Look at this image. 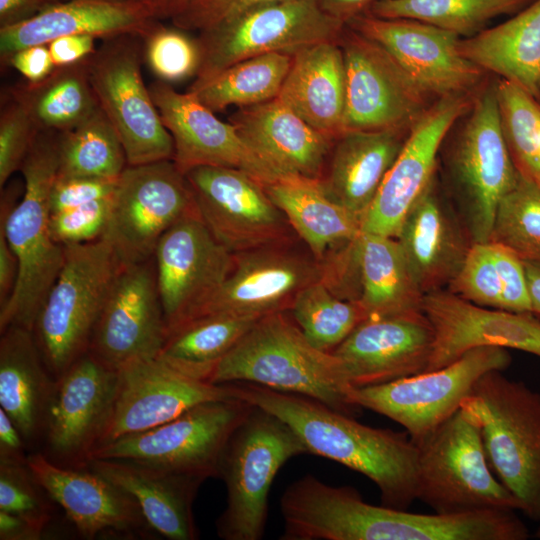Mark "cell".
<instances>
[{
	"instance_id": "12",
	"label": "cell",
	"mask_w": 540,
	"mask_h": 540,
	"mask_svg": "<svg viewBox=\"0 0 540 540\" xmlns=\"http://www.w3.org/2000/svg\"><path fill=\"white\" fill-rule=\"evenodd\" d=\"M133 38L107 39L88 58L90 82L128 165L173 160L174 142L143 81L139 46Z\"/></svg>"
},
{
	"instance_id": "56",
	"label": "cell",
	"mask_w": 540,
	"mask_h": 540,
	"mask_svg": "<svg viewBox=\"0 0 540 540\" xmlns=\"http://www.w3.org/2000/svg\"><path fill=\"white\" fill-rule=\"evenodd\" d=\"M18 276V260L0 227V307L11 296Z\"/></svg>"
},
{
	"instance_id": "32",
	"label": "cell",
	"mask_w": 540,
	"mask_h": 540,
	"mask_svg": "<svg viewBox=\"0 0 540 540\" xmlns=\"http://www.w3.org/2000/svg\"><path fill=\"white\" fill-rule=\"evenodd\" d=\"M277 98L317 131L334 141L340 137L346 75L339 39L321 42L294 54Z\"/></svg>"
},
{
	"instance_id": "34",
	"label": "cell",
	"mask_w": 540,
	"mask_h": 540,
	"mask_svg": "<svg viewBox=\"0 0 540 540\" xmlns=\"http://www.w3.org/2000/svg\"><path fill=\"white\" fill-rule=\"evenodd\" d=\"M459 50L485 72L513 82L540 98V0L509 20L470 38Z\"/></svg>"
},
{
	"instance_id": "27",
	"label": "cell",
	"mask_w": 540,
	"mask_h": 540,
	"mask_svg": "<svg viewBox=\"0 0 540 540\" xmlns=\"http://www.w3.org/2000/svg\"><path fill=\"white\" fill-rule=\"evenodd\" d=\"M146 4L116 0H69L56 3L31 18L0 28V57L6 63L16 51L47 45L70 35L111 39L120 36L145 38L157 26Z\"/></svg>"
},
{
	"instance_id": "26",
	"label": "cell",
	"mask_w": 540,
	"mask_h": 540,
	"mask_svg": "<svg viewBox=\"0 0 540 540\" xmlns=\"http://www.w3.org/2000/svg\"><path fill=\"white\" fill-rule=\"evenodd\" d=\"M27 465L84 539L102 533L144 535L152 530L136 500L97 472L58 465L41 451L29 453Z\"/></svg>"
},
{
	"instance_id": "35",
	"label": "cell",
	"mask_w": 540,
	"mask_h": 540,
	"mask_svg": "<svg viewBox=\"0 0 540 540\" xmlns=\"http://www.w3.org/2000/svg\"><path fill=\"white\" fill-rule=\"evenodd\" d=\"M352 255L360 284L357 302L367 318L422 311L424 293L396 238L361 231Z\"/></svg>"
},
{
	"instance_id": "31",
	"label": "cell",
	"mask_w": 540,
	"mask_h": 540,
	"mask_svg": "<svg viewBox=\"0 0 540 540\" xmlns=\"http://www.w3.org/2000/svg\"><path fill=\"white\" fill-rule=\"evenodd\" d=\"M410 131L345 132L333 144L320 184L333 201L361 220L401 152Z\"/></svg>"
},
{
	"instance_id": "36",
	"label": "cell",
	"mask_w": 540,
	"mask_h": 540,
	"mask_svg": "<svg viewBox=\"0 0 540 540\" xmlns=\"http://www.w3.org/2000/svg\"><path fill=\"white\" fill-rule=\"evenodd\" d=\"M264 187L316 260L361 233V220L328 197L319 179L289 177Z\"/></svg>"
},
{
	"instance_id": "58",
	"label": "cell",
	"mask_w": 540,
	"mask_h": 540,
	"mask_svg": "<svg viewBox=\"0 0 540 540\" xmlns=\"http://www.w3.org/2000/svg\"><path fill=\"white\" fill-rule=\"evenodd\" d=\"M44 531L21 516L0 509L1 540H39Z\"/></svg>"
},
{
	"instance_id": "6",
	"label": "cell",
	"mask_w": 540,
	"mask_h": 540,
	"mask_svg": "<svg viewBox=\"0 0 540 540\" xmlns=\"http://www.w3.org/2000/svg\"><path fill=\"white\" fill-rule=\"evenodd\" d=\"M64 249L62 268L33 330L55 380L89 351L95 326L122 266L103 236Z\"/></svg>"
},
{
	"instance_id": "39",
	"label": "cell",
	"mask_w": 540,
	"mask_h": 540,
	"mask_svg": "<svg viewBox=\"0 0 540 540\" xmlns=\"http://www.w3.org/2000/svg\"><path fill=\"white\" fill-rule=\"evenodd\" d=\"M291 62L292 56L283 53L247 58L208 79L195 80L188 91L213 112L261 104L278 97Z\"/></svg>"
},
{
	"instance_id": "28",
	"label": "cell",
	"mask_w": 540,
	"mask_h": 540,
	"mask_svg": "<svg viewBox=\"0 0 540 540\" xmlns=\"http://www.w3.org/2000/svg\"><path fill=\"white\" fill-rule=\"evenodd\" d=\"M396 239L424 294L448 285L471 245L459 215L430 183L404 218Z\"/></svg>"
},
{
	"instance_id": "50",
	"label": "cell",
	"mask_w": 540,
	"mask_h": 540,
	"mask_svg": "<svg viewBox=\"0 0 540 540\" xmlns=\"http://www.w3.org/2000/svg\"><path fill=\"white\" fill-rule=\"evenodd\" d=\"M278 1L282 0H189L171 19L179 29L201 32L246 11Z\"/></svg>"
},
{
	"instance_id": "48",
	"label": "cell",
	"mask_w": 540,
	"mask_h": 540,
	"mask_svg": "<svg viewBox=\"0 0 540 540\" xmlns=\"http://www.w3.org/2000/svg\"><path fill=\"white\" fill-rule=\"evenodd\" d=\"M40 130L25 108L8 96L0 112V186L20 170Z\"/></svg>"
},
{
	"instance_id": "16",
	"label": "cell",
	"mask_w": 540,
	"mask_h": 540,
	"mask_svg": "<svg viewBox=\"0 0 540 540\" xmlns=\"http://www.w3.org/2000/svg\"><path fill=\"white\" fill-rule=\"evenodd\" d=\"M346 25L382 47L434 101L479 91L485 71L461 54L462 38L455 33L415 19L366 13Z\"/></svg>"
},
{
	"instance_id": "37",
	"label": "cell",
	"mask_w": 540,
	"mask_h": 540,
	"mask_svg": "<svg viewBox=\"0 0 540 540\" xmlns=\"http://www.w3.org/2000/svg\"><path fill=\"white\" fill-rule=\"evenodd\" d=\"M88 58L55 67L40 81L18 83L7 94L25 108L39 130H70L99 107L89 78Z\"/></svg>"
},
{
	"instance_id": "10",
	"label": "cell",
	"mask_w": 540,
	"mask_h": 540,
	"mask_svg": "<svg viewBox=\"0 0 540 540\" xmlns=\"http://www.w3.org/2000/svg\"><path fill=\"white\" fill-rule=\"evenodd\" d=\"M452 155L459 215L473 243L490 241L502 198L514 187L518 170L500 120L495 85L478 91L466 113Z\"/></svg>"
},
{
	"instance_id": "63",
	"label": "cell",
	"mask_w": 540,
	"mask_h": 540,
	"mask_svg": "<svg viewBox=\"0 0 540 540\" xmlns=\"http://www.w3.org/2000/svg\"><path fill=\"white\" fill-rule=\"evenodd\" d=\"M536 536H537L538 538H540V529L538 530Z\"/></svg>"
},
{
	"instance_id": "55",
	"label": "cell",
	"mask_w": 540,
	"mask_h": 540,
	"mask_svg": "<svg viewBox=\"0 0 540 540\" xmlns=\"http://www.w3.org/2000/svg\"><path fill=\"white\" fill-rule=\"evenodd\" d=\"M28 445L18 427L0 408V462L27 463Z\"/></svg>"
},
{
	"instance_id": "62",
	"label": "cell",
	"mask_w": 540,
	"mask_h": 540,
	"mask_svg": "<svg viewBox=\"0 0 540 540\" xmlns=\"http://www.w3.org/2000/svg\"><path fill=\"white\" fill-rule=\"evenodd\" d=\"M116 1H133V2H140L143 4L148 5L151 8V0H116ZM152 9V8H151Z\"/></svg>"
},
{
	"instance_id": "64",
	"label": "cell",
	"mask_w": 540,
	"mask_h": 540,
	"mask_svg": "<svg viewBox=\"0 0 540 540\" xmlns=\"http://www.w3.org/2000/svg\"><path fill=\"white\" fill-rule=\"evenodd\" d=\"M538 100H539V102H540V98H539Z\"/></svg>"
},
{
	"instance_id": "25",
	"label": "cell",
	"mask_w": 540,
	"mask_h": 540,
	"mask_svg": "<svg viewBox=\"0 0 540 540\" xmlns=\"http://www.w3.org/2000/svg\"><path fill=\"white\" fill-rule=\"evenodd\" d=\"M433 327L415 311L363 320L333 351L353 387L378 385L427 370Z\"/></svg>"
},
{
	"instance_id": "30",
	"label": "cell",
	"mask_w": 540,
	"mask_h": 540,
	"mask_svg": "<svg viewBox=\"0 0 540 540\" xmlns=\"http://www.w3.org/2000/svg\"><path fill=\"white\" fill-rule=\"evenodd\" d=\"M87 468L129 493L158 535L169 540L198 538L193 503L203 478L123 459L94 458Z\"/></svg>"
},
{
	"instance_id": "21",
	"label": "cell",
	"mask_w": 540,
	"mask_h": 540,
	"mask_svg": "<svg viewBox=\"0 0 540 540\" xmlns=\"http://www.w3.org/2000/svg\"><path fill=\"white\" fill-rule=\"evenodd\" d=\"M149 91L174 142L173 161L186 174L200 166L235 168L263 185L285 179L240 136L233 124L218 119L190 91L180 93L157 81Z\"/></svg>"
},
{
	"instance_id": "40",
	"label": "cell",
	"mask_w": 540,
	"mask_h": 540,
	"mask_svg": "<svg viewBox=\"0 0 540 540\" xmlns=\"http://www.w3.org/2000/svg\"><path fill=\"white\" fill-rule=\"evenodd\" d=\"M534 0H378L366 14L408 18L470 38L502 15L516 14Z\"/></svg>"
},
{
	"instance_id": "23",
	"label": "cell",
	"mask_w": 540,
	"mask_h": 540,
	"mask_svg": "<svg viewBox=\"0 0 540 540\" xmlns=\"http://www.w3.org/2000/svg\"><path fill=\"white\" fill-rule=\"evenodd\" d=\"M422 311L434 330L426 371L480 346L516 349L540 358V319L531 312L482 307L443 289L424 294Z\"/></svg>"
},
{
	"instance_id": "33",
	"label": "cell",
	"mask_w": 540,
	"mask_h": 540,
	"mask_svg": "<svg viewBox=\"0 0 540 540\" xmlns=\"http://www.w3.org/2000/svg\"><path fill=\"white\" fill-rule=\"evenodd\" d=\"M54 385L34 331L15 325L1 331L0 407L28 446L42 438Z\"/></svg>"
},
{
	"instance_id": "2",
	"label": "cell",
	"mask_w": 540,
	"mask_h": 540,
	"mask_svg": "<svg viewBox=\"0 0 540 540\" xmlns=\"http://www.w3.org/2000/svg\"><path fill=\"white\" fill-rule=\"evenodd\" d=\"M214 384L246 382L303 395L349 416L361 409L350 398L342 361L314 347L285 311L261 317L211 370Z\"/></svg>"
},
{
	"instance_id": "3",
	"label": "cell",
	"mask_w": 540,
	"mask_h": 540,
	"mask_svg": "<svg viewBox=\"0 0 540 540\" xmlns=\"http://www.w3.org/2000/svg\"><path fill=\"white\" fill-rule=\"evenodd\" d=\"M58 134L40 130L20 168L21 201L7 210L1 223L18 260V276L8 301L0 307V331L9 326L34 330L43 304L62 268L65 249L52 237L50 195L59 166Z\"/></svg>"
},
{
	"instance_id": "15",
	"label": "cell",
	"mask_w": 540,
	"mask_h": 540,
	"mask_svg": "<svg viewBox=\"0 0 540 540\" xmlns=\"http://www.w3.org/2000/svg\"><path fill=\"white\" fill-rule=\"evenodd\" d=\"M119 370L89 351L55 380L47 407L41 451L52 462L87 468L111 418Z\"/></svg>"
},
{
	"instance_id": "18",
	"label": "cell",
	"mask_w": 540,
	"mask_h": 540,
	"mask_svg": "<svg viewBox=\"0 0 540 540\" xmlns=\"http://www.w3.org/2000/svg\"><path fill=\"white\" fill-rule=\"evenodd\" d=\"M153 258L167 333L215 294L234 265V254L213 236L196 208L162 235Z\"/></svg>"
},
{
	"instance_id": "1",
	"label": "cell",
	"mask_w": 540,
	"mask_h": 540,
	"mask_svg": "<svg viewBox=\"0 0 540 540\" xmlns=\"http://www.w3.org/2000/svg\"><path fill=\"white\" fill-rule=\"evenodd\" d=\"M239 398L287 423L308 453L336 461L374 482L384 506L407 510L417 499L418 449L407 432L370 427L312 398L236 382Z\"/></svg>"
},
{
	"instance_id": "4",
	"label": "cell",
	"mask_w": 540,
	"mask_h": 540,
	"mask_svg": "<svg viewBox=\"0 0 540 540\" xmlns=\"http://www.w3.org/2000/svg\"><path fill=\"white\" fill-rule=\"evenodd\" d=\"M502 372L485 373L460 408L477 424L491 469L520 511L540 522V393Z\"/></svg>"
},
{
	"instance_id": "24",
	"label": "cell",
	"mask_w": 540,
	"mask_h": 540,
	"mask_svg": "<svg viewBox=\"0 0 540 540\" xmlns=\"http://www.w3.org/2000/svg\"><path fill=\"white\" fill-rule=\"evenodd\" d=\"M323 276L324 269L316 261L278 245L239 252L226 280L189 320L211 314L263 317L286 311L301 289Z\"/></svg>"
},
{
	"instance_id": "60",
	"label": "cell",
	"mask_w": 540,
	"mask_h": 540,
	"mask_svg": "<svg viewBox=\"0 0 540 540\" xmlns=\"http://www.w3.org/2000/svg\"><path fill=\"white\" fill-rule=\"evenodd\" d=\"M531 312L540 319V261L523 260Z\"/></svg>"
},
{
	"instance_id": "29",
	"label": "cell",
	"mask_w": 540,
	"mask_h": 540,
	"mask_svg": "<svg viewBox=\"0 0 540 540\" xmlns=\"http://www.w3.org/2000/svg\"><path fill=\"white\" fill-rule=\"evenodd\" d=\"M246 143L284 177L321 179L334 140L278 98L239 108L230 117Z\"/></svg>"
},
{
	"instance_id": "38",
	"label": "cell",
	"mask_w": 540,
	"mask_h": 540,
	"mask_svg": "<svg viewBox=\"0 0 540 540\" xmlns=\"http://www.w3.org/2000/svg\"><path fill=\"white\" fill-rule=\"evenodd\" d=\"M260 318L211 314L189 320L168 331L157 357L189 375L208 381L213 367Z\"/></svg>"
},
{
	"instance_id": "45",
	"label": "cell",
	"mask_w": 540,
	"mask_h": 540,
	"mask_svg": "<svg viewBox=\"0 0 540 540\" xmlns=\"http://www.w3.org/2000/svg\"><path fill=\"white\" fill-rule=\"evenodd\" d=\"M144 40L145 59L160 81L171 83L197 75L200 66L198 40L182 29L157 27Z\"/></svg>"
},
{
	"instance_id": "41",
	"label": "cell",
	"mask_w": 540,
	"mask_h": 540,
	"mask_svg": "<svg viewBox=\"0 0 540 540\" xmlns=\"http://www.w3.org/2000/svg\"><path fill=\"white\" fill-rule=\"evenodd\" d=\"M58 177L117 179L127 159L114 127L100 107L78 126L58 134Z\"/></svg>"
},
{
	"instance_id": "14",
	"label": "cell",
	"mask_w": 540,
	"mask_h": 540,
	"mask_svg": "<svg viewBox=\"0 0 540 540\" xmlns=\"http://www.w3.org/2000/svg\"><path fill=\"white\" fill-rule=\"evenodd\" d=\"M339 44L346 75L343 133L410 131L434 101L382 47L347 25Z\"/></svg>"
},
{
	"instance_id": "59",
	"label": "cell",
	"mask_w": 540,
	"mask_h": 540,
	"mask_svg": "<svg viewBox=\"0 0 540 540\" xmlns=\"http://www.w3.org/2000/svg\"><path fill=\"white\" fill-rule=\"evenodd\" d=\"M378 0H318L321 8L333 18L347 24L353 18L367 13Z\"/></svg>"
},
{
	"instance_id": "43",
	"label": "cell",
	"mask_w": 540,
	"mask_h": 540,
	"mask_svg": "<svg viewBox=\"0 0 540 540\" xmlns=\"http://www.w3.org/2000/svg\"><path fill=\"white\" fill-rule=\"evenodd\" d=\"M502 131L518 172L540 184V102L519 85L495 83Z\"/></svg>"
},
{
	"instance_id": "57",
	"label": "cell",
	"mask_w": 540,
	"mask_h": 540,
	"mask_svg": "<svg viewBox=\"0 0 540 540\" xmlns=\"http://www.w3.org/2000/svg\"><path fill=\"white\" fill-rule=\"evenodd\" d=\"M54 4V0H0L1 27L31 18Z\"/></svg>"
},
{
	"instance_id": "51",
	"label": "cell",
	"mask_w": 540,
	"mask_h": 540,
	"mask_svg": "<svg viewBox=\"0 0 540 540\" xmlns=\"http://www.w3.org/2000/svg\"><path fill=\"white\" fill-rule=\"evenodd\" d=\"M118 178L57 176L50 195L51 213L111 197L115 191Z\"/></svg>"
},
{
	"instance_id": "44",
	"label": "cell",
	"mask_w": 540,
	"mask_h": 540,
	"mask_svg": "<svg viewBox=\"0 0 540 540\" xmlns=\"http://www.w3.org/2000/svg\"><path fill=\"white\" fill-rule=\"evenodd\" d=\"M490 241L522 260L540 261V184L518 172L514 187L500 201Z\"/></svg>"
},
{
	"instance_id": "13",
	"label": "cell",
	"mask_w": 540,
	"mask_h": 540,
	"mask_svg": "<svg viewBox=\"0 0 540 540\" xmlns=\"http://www.w3.org/2000/svg\"><path fill=\"white\" fill-rule=\"evenodd\" d=\"M195 208L186 175L173 160L127 165L103 237L122 265L143 262L153 257L162 235Z\"/></svg>"
},
{
	"instance_id": "47",
	"label": "cell",
	"mask_w": 540,
	"mask_h": 540,
	"mask_svg": "<svg viewBox=\"0 0 540 540\" xmlns=\"http://www.w3.org/2000/svg\"><path fill=\"white\" fill-rule=\"evenodd\" d=\"M448 291L482 307L503 309L502 284L490 241L471 245Z\"/></svg>"
},
{
	"instance_id": "52",
	"label": "cell",
	"mask_w": 540,
	"mask_h": 540,
	"mask_svg": "<svg viewBox=\"0 0 540 540\" xmlns=\"http://www.w3.org/2000/svg\"><path fill=\"white\" fill-rule=\"evenodd\" d=\"M490 242L502 284L503 310L531 312L523 260L504 245Z\"/></svg>"
},
{
	"instance_id": "5",
	"label": "cell",
	"mask_w": 540,
	"mask_h": 540,
	"mask_svg": "<svg viewBox=\"0 0 540 540\" xmlns=\"http://www.w3.org/2000/svg\"><path fill=\"white\" fill-rule=\"evenodd\" d=\"M308 453L295 431L274 414L254 406L235 429L218 463L226 507L216 521L224 540H259L268 517L271 485L291 458Z\"/></svg>"
},
{
	"instance_id": "53",
	"label": "cell",
	"mask_w": 540,
	"mask_h": 540,
	"mask_svg": "<svg viewBox=\"0 0 540 540\" xmlns=\"http://www.w3.org/2000/svg\"><path fill=\"white\" fill-rule=\"evenodd\" d=\"M17 70L27 81L37 82L54 69L48 45H33L13 53L5 63Z\"/></svg>"
},
{
	"instance_id": "17",
	"label": "cell",
	"mask_w": 540,
	"mask_h": 540,
	"mask_svg": "<svg viewBox=\"0 0 540 540\" xmlns=\"http://www.w3.org/2000/svg\"><path fill=\"white\" fill-rule=\"evenodd\" d=\"M185 175L201 219L233 254L285 241L286 216L251 175L219 166L196 167Z\"/></svg>"
},
{
	"instance_id": "54",
	"label": "cell",
	"mask_w": 540,
	"mask_h": 540,
	"mask_svg": "<svg viewBox=\"0 0 540 540\" xmlns=\"http://www.w3.org/2000/svg\"><path fill=\"white\" fill-rule=\"evenodd\" d=\"M56 67L82 61L95 51V38L87 35L62 36L47 44Z\"/></svg>"
},
{
	"instance_id": "22",
	"label": "cell",
	"mask_w": 540,
	"mask_h": 540,
	"mask_svg": "<svg viewBox=\"0 0 540 540\" xmlns=\"http://www.w3.org/2000/svg\"><path fill=\"white\" fill-rule=\"evenodd\" d=\"M474 95L440 98L411 128L361 223V231L396 238L409 210L433 181L439 149Z\"/></svg>"
},
{
	"instance_id": "20",
	"label": "cell",
	"mask_w": 540,
	"mask_h": 540,
	"mask_svg": "<svg viewBox=\"0 0 540 540\" xmlns=\"http://www.w3.org/2000/svg\"><path fill=\"white\" fill-rule=\"evenodd\" d=\"M167 336L154 258L122 265L95 326L89 352L119 370L155 357Z\"/></svg>"
},
{
	"instance_id": "49",
	"label": "cell",
	"mask_w": 540,
	"mask_h": 540,
	"mask_svg": "<svg viewBox=\"0 0 540 540\" xmlns=\"http://www.w3.org/2000/svg\"><path fill=\"white\" fill-rule=\"evenodd\" d=\"M112 196L50 215L53 239L62 246L101 238L107 228Z\"/></svg>"
},
{
	"instance_id": "42",
	"label": "cell",
	"mask_w": 540,
	"mask_h": 540,
	"mask_svg": "<svg viewBox=\"0 0 540 540\" xmlns=\"http://www.w3.org/2000/svg\"><path fill=\"white\" fill-rule=\"evenodd\" d=\"M289 310L306 339L328 352H333L367 319L357 301L337 296L323 279L301 289Z\"/></svg>"
},
{
	"instance_id": "19",
	"label": "cell",
	"mask_w": 540,
	"mask_h": 540,
	"mask_svg": "<svg viewBox=\"0 0 540 540\" xmlns=\"http://www.w3.org/2000/svg\"><path fill=\"white\" fill-rule=\"evenodd\" d=\"M234 397V383H210L157 356L134 360L119 369L113 412L98 447L162 425L199 404Z\"/></svg>"
},
{
	"instance_id": "8",
	"label": "cell",
	"mask_w": 540,
	"mask_h": 540,
	"mask_svg": "<svg viewBox=\"0 0 540 540\" xmlns=\"http://www.w3.org/2000/svg\"><path fill=\"white\" fill-rule=\"evenodd\" d=\"M253 408L239 397L205 402L162 425L104 444L91 459L130 460L204 480L218 477L226 443Z\"/></svg>"
},
{
	"instance_id": "46",
	"label": "cell",
	"mask_w": 540,
	"mask_h": 540,
	"mask_svg": "<svg viewBox=\"0 0 540 540\" xmlns=\"http://www.w3.org/2000/svg\"><path fill=\"white\" fill-rule=\"evenodd\" d=\"M50 496L27 463L0 462V509L26 519L42 531L52 520Z\"/></svg>"
},
{
	"instance_id": "9",
	"label": "cell",
	"mask_w": 540,
	"mask_h": 540,
	"mask_svg": "<svg viewBox=\"0 0 540 540\" xmlns=\"http://www.w3.org/2000/svg\"><path fill=\"white\" fill-rule=\"evenodd\" d=\"M346 24L328 15L318 0H282L246 11L197 38L205 80L247 58L269 53L293 56L315 44L338 40Z\"/></svg>"
},
{
	"instance_id": "7",
	"label": "cell",
	"mask_w": 540,
	"mask_h": 540,
	"mask_svg": "<svg viewBox=\"0 0 540 540\" xmlns=\"http://www.w3.org/2000/svg\"><path fill=\"white\" fill-rule=\"evenodd\" d=\"M417 499L440 514L520 510L492 474L480 430L461 408L418 442Z\"/></svg>"
},
{
	"instance_id": "61",
	"label": "cell",
	"mask_w": 540,
	"mask_h": 540,
	"mask_svg": "<svg viewBox=\"0 0 540 540\" xmlns=\"http://www.w3.org/2000/svg\"><path fill=\"white\" fill-rule=\"evenodd\" d=\"M189 0H151L155 17H174Z\"/></svg>"
},
{
	"instance_id": "11",
	"label": "cell",
	"mask_w": 540,
	"mask_h": 540,
	"mask_svg": "<svg viewBox=\"0 0 540 540\" xmlns=\"http://www.w3.org/2000/svg\"><path fill=\"white\" fill-rule=\"evenodd\" d=\"M511 363L507 349L480 346L435 370L383 384L353 387L351 401L403 426L413 442L437 429L460 409L475 383L487 372Z\"/></svg>"
}]
</instances>
